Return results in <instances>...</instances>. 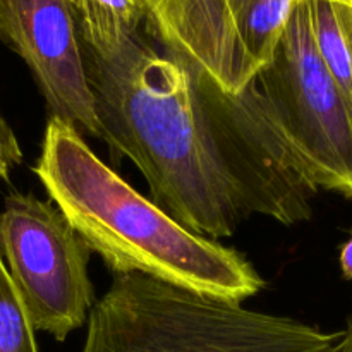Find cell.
<instances>
[{"label": "cell", "mask_w": 352, "mask_h": 352, "mask_svg": "<svg viewBox=\"0 0 352 352\" xmlns=\"http://www.w3.org/2000/svg\"><path fill=\"white\" fill-rule=\"evenodd\" d=\"M89 248L52 203L10 192L0 212V258L34 332L64 342L95 306Z\"/></svg>", "instance_id": "obj_5"}, {"label": "cell", "mask_w": 352, "mask_h": 352, "mask_svg": "<svg viewBox=\"0 0 352 352\" xmlns=\"http://www.w3.org/2000/svg\"><path fill=\"white\" fill-rule=\"evenodd\" d=\"M349 3H352V2H349Z\"/></svg>", "instance_id": "obj_15"}, {"label": "cell", "mask_w": 352, "mask_h": 352, "mask_svg": "<svg viewBox=\"0 0 352 352\" xmlns=\"http://www.w3.org/2000/svg\"><path fill=\"white\" fill-rule=\"evenodd\" d=\"M19 292L0 258V352H40Z\"/></svg>", "instance_id": "obj_10"}, {"label": "cell", "mask_w": 352, "mask_h": 352, "mask_svg": "<svg viewBox=\"0 0 352 352\" xmlns=\"http://www.w3.org/2000/svg\"><path fill=\"white\" fill-rule=\"evenodd\" d=\"M344 2H352V0H344Z\"/></svg>", "instance_id": "obj_14"}, {"label": "cell", "mask_w": 352, "mask_h": 352, "mask_svg": "<svg viewBox=\"0 0 352 352\" xmlns=\"http://www.w3.org/2000/svg\"><path fill=\"white\" fill-rule=\"evenodd\" d=\"M342 330L244 308L141 274L113 275L81 352H336Z\"/></svg>", "instance_id": "obj_3"}, {"label": "cell", "mask_w": 352, "mask_h": 352, "mask_svg": "<svg viewBox=\"0 0 352 352\" xmlns=\"http://www.w3.org/2000/svg\"><path fill=\"white\" fill-rule=\"evenodd\" d=\"M86 52L102 58L116 55L140 33L143 0H72Z\"/></svg>", "instance_id": "obj_8"}, {"label": "cell", "mask_w": 352, "mask_h": 352, "mask_svg": "<svg viewBox=\"0 0 352 352\" xmlns=\"http://www.w3.org/2000/svg\"><path fill=\"white\" fill-rule=\"evenodd\" d=\"M254 85L313 184L352 199V105L320 57L309 0L294 3Z\"/></svg>", "instance_id": "obj_4"}, {"label": "cell", "mask_w": 352, "mask_h": 352, "mask_svg": "<svg viewBox=\"0 0 352 352\" xmlns=\"http://www.w3.org/2000/svg\"><path fill=\"white\" fill-rule=\"evenodd\" d=\"M33 172L50 201L113 275H148L234 302L265 287L246 256L170 219L58 117L48 119Z\"/></svg>", "instance_id": "obj_2"}, {"label": "cell", "mask_w": 352, "mask_h": 352, "mask_svg": "<svg viewBox=\"0 0 352 352\" xmlns=\"http://www.w3.org/2000/svg\"><path fill=\"white\" fill-rule=\"evenodd\" d=\"M23 150L12 127L0 113V181H9L10 172L23 164Z\"/></svg>", "instance_id": "obj_11"}, {"label": "cell", "mask_w": 352, "mask_h": 352, "mask_svg": "<svg viewBox=\"0 0 352 352\" xmlns=\"http://www.w3.org/2000/svg\"><path fill=\"white\" fill-rule=\"evenodd\" d=\"M298 0H143L144 21L165 52L220 89L243 91L272 60Z\"/></svg>", "instance_id": "obj_6"}, {"label": "cell", "mask_w": 352, "mask_h": 352, "mask_svg": "<svg viewBox=\"0 0 352 352\" xmlns=\"http://www.w3.org/2000/svg\"><path fill=\"white\" fill-rule=\"evenodd\" d=\"M340 268H342L344 275L352 280V236L340 250Z\"/></svg>", "instance_id": "obj_12"}, {"label": "cell", "mask_w": 352, "mask_h": 352, "mask_svg": "<svg viewBox=\"0 0 352 352\" xmlns=\"http://www.w3.org/2000/svg\"><path fill=\"white\" fill-rule=\"evenodd\" d=\"M316 48L352 105V3L344 0H309Z\"/></svg>", "instance_id": "obj_9"}, {"label": "cell", "mask_w": 352, "mask_h": 352, "mask_svg": "<svg viewBox=\"0 0 352 352\" xmlns=\"http://www.w3.org/2000/svg\"><path fill=\"white\" fill-rule=\"evenodd\" d=\"M103 141L129 158L151 201L222 239L253 215L309 220L318 188L272 122L254 79L237 95L140 33L110 58L85 50Z\"/></svg>", "instance_id": "obj_1"}, {"label": "cell", "mask_w": 352, "mask_h": 352, "mask_svg": "<svg viewBox=\"0 0 352 352\" xmlns=\"http://www.w3.org/2000/svg\"><path fill=\"white\" fill-rule=\"evenodd\" d=\"M72 0H0V40L30 67L54 117L103 141Z\"/></svg>", "instance_id": "obj_7"}, {"label": "cell", "mask_w": 352, "mask_h": 352, "mask_svg": "<svg viewBox=\"0 0 352 352\" xmlns=\"http://www.w3.org/2000/svg\"><path fill=\"white\" fill-rule=\"evenodd\" d=\"M336 352H352V311L347 318L346 329L342 330V339H340Z\"/></svg>", "instance_id": "obj_13"}]
</instances>
